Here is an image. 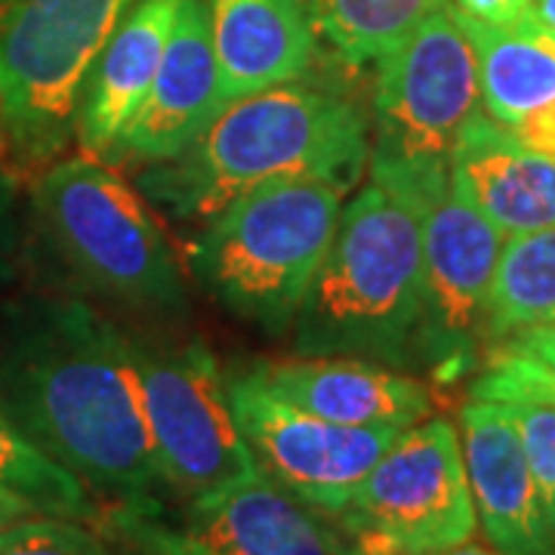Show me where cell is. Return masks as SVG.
Instances as JSON below:
<instances>
[{
    "mask_svg": "<svg viewBox=\"0 0 555 555\" xmlns=\"http://www.w3.org/2000/svg\"><path fill=\"white\" fill-rule=\"evenodd\" d=\"M456 10V7H454ZM456 22L473 43L478 93L488 118L506 130L555 105V31L537 16L516 25H488L456 10Z\"/></svg>",
    "mask_w": 555,
    "mask_h": 555,
    "instance_id": "obj_19",
    "label": "cell"
},
{
    "mask_svg": "<svg viewBox=\"0 0 555 555\" xmlns=\"http://www.w3.org/2000/svg\"><path fill=\"white\" fill-rule=\"evenodd\" d=\"M331 521L352 555H426L473 540L478 516L454 423L426 416L401 429Z\"/></svg>",
    "mask_w": 555,
    "mask_h": 555,
    "instance_id": "obj_8",
    "label": "cell"
},
{
    "mask_svg": "<svg viewBox=\"0 0 555 555\" xmlns=\"http://www.w3.org/2000/svg\"><path fill=\"white\" fill-rule=\"evenodd\" d=\"M506 414L516 423L518 441L531 463L546 516L555 509V404L543 398H503Z\"/></svg>",
    "mask_w": 555,
    "mask_h": 555,
    "instance_id": "obj_24",
    "label": "cell"
},
{
    "mask_svg": "<svg viewBox=\"0 0 555 555\" xmlns=\"http://www.w3.org/2000/svg\"><path fill=\"white\" fill-rule=\"evenodd\" d=\"M0 488L20 494L43 516L96 521L100 509L90 488L40 448L0 401Z\"/></svg>",
    "mask_w": 555,
    "mask_h": 555,
    "instance_id": "obj_22",
    "label": "cell"
},
{
    "mask_svg": "<svg viewBox=\"0 0 555 555\" xmlns=\"http://www.w3.org/2000/svg\"><path fill=\"white\" fill-rule=\"evenodd\" d=\"M423 327L416 364L460 374L488 339V299L503 235L451 185L423 201Z\"/></svg>",
    "mask_w": 555,
    "mask_h": 555,
    "instance_id": "obj_11",
    "label": "cell"
},
{
    "mask_svg": "<svg viewBox=\"0 0 555 555\" xmlns=\"http://www.w3.org/2000/svg\"><path fill=\"white\" fill-rule=\"evenodd\" d=\"M371 118L315 83H281L232 102L177 158L139 170V192L173 222L204 225L278 179H324L346 195L367 170Z\"/></svg>",
    "mask_w": 555,
    "mask_h": 555,
    "instance_id": "obj_2",
    "label": "cell"
},
{
    "mask_svg": "<svg viewBox=\"0 0 555 555\" xmlns=\"http://www.w3.org/2000/svg\"><path fill=\"white\" fill-rule=\"evenodd\" d=\"M232 414L250 454L284 491L334 518L401 429L339 426L266 389L247 371L225 374Z\"/></svg>",
    "mask_w": 555,
    "mask_h": 555,
    "instance_id": "obj_10",
    "label": "cell"
},
{
    "mask_svg": "<svg viewBox=\"0 0 555 555\" xmlns=\"http://www.w3.org/2000/svg\"><path fill=\"white\" fill-rule=\"evenodd\" d=\"M448 170L451 185L503 238L555 225V158L531 152L485 112L460 130Z\"/></svg>",
    "mask_w": 555,
    "mask_h": 555,
    "instance_id": "obj_16",
    "label": "cell"
},
{
    "mask_svg": "<svg viewBox=\"0 0 555 555\" xmlns=\"http://www.w3.org/2000/svg\"><path fill=\"white\" fill-rule=\"evenodd\" d=\"M0 401L47 454L118 509L160 518L133 337L83 299H38L7 324Z\"/></svg>",
    "mask_w": 555,
    "mask_h": 555,
    "instance_id": "obj_1",
    "label": "cell"
},
{
    "mask_svg": "<svg viewBox=\"0 0 555 555\" xmlns=\"http://www.w3.org/2000/svg\"><path fill=\"white\" fill-rule=\"evenodd\" d=\"M423 327V222L371 182L343 207L337 235L294 321L297 356L411 367Z\"/></svg>",
    "mask_w": 555,
    "mask_h": 555,
    "instance_id": "obj_3",
    "label": "cell"
},
{
    "mask_svg": "<svg viewBox=\"0 0 555 555\" xmlns=\"http://www.w3.org/2000/svg\"><path fill=\"white\" fill-rule=\"evenodd\" d=\"M473 398H485V401L543 398L555 404V371L521 352L500 349L473 383Z\"/></svg>",
    "mask_w": 555,
    "mask_h": 555,
    "instance_id": "obj_25",
    "label": "cell"
},
{
    "mask_svg": "<svg viewBox=\"0 0 555 555\" xmlns=\"http://www.w3.org/2000/svg\"><path fill=\"white\" fill-rule=\"evenodd\" d=\"M374 65L367 173L371 182L420 207L451 179V149L481 112L476 53L454 3H438Z\"/></svg>",
    "mask_w": 555,
    "mask_h": 555,
    "instance_id": "obj_5",
    "label": "cell"
},
{
    "mask_svg": "<svg viewBox=\"0 0 555 555\" xmlns=\"http://www.w3.org/2000/svg\"><path fill=\"white\" fill-rule=\"evenodd\" d=\"M137 349L142 401L160 476L173 494L198 500L257 473L241 436L225 374L201 343H142Z\"/></svg>",
    "mask_w": 555,
    "mask_h": 555,
    "instance_id": "obj_9",
    "label": "cell"
},
{
    "mask_svg": "<svg viewBox=\"0 0 555 555\" xmlns=\"http://www.w3.org/2000/svg\"><path fill=\"white\" fill-rule=\"evenodd\" d=\"M13 210H16V185L13 179L0 173V266L13 244Z\"/></svg>",
    "mask_w": 555,
    "mask_h": 555,
    "instance_id": "obj_29",
    "label": "cell"
},
{
    "mask_svg": "<svg viewBox=\"0 0 555 555\" xmlns=\"http://www.w3.org/2000/svg\"><path fill=\"white\" fill-rule=\"evenodd\" d=\"M460 444L488 543L509 555H555L550 516L506 408L469 398L460 408Z\"/></svg>",
    "mask_w": 555,
    "mask_h": 555,
    "instance_id": "obj_13",
    "label": "cell"
},
{
    "mask_svg": "<svg viewBox=\"0 0 555 555\" xmlns=\"http://www.w3.org/2000/svg\"><path fill=\"white\" fill-rule=\"evenodd\" d=\"M426 555H509V553H500L496 546H485V543H473V540H466V543H456L451 550H438V553H426Z\"/></svg>",
    "mask_w": 555,
    "mask_h": 555,
    "instance_id": "obj_31",
    "label": "cell"
},
{
    "mask_svg": "<svg viewBox=\"0 0 555 555\" xmlns=\"http://www.w3.org/2000/svg\"><path fill=\"white\" fill-rule=\"evenodd\" d=\"M463 16L488 25H516L534 16V0H451Z\"/></svg>",
    "mask_w": 555,
    "mask_h": 555,
    "instance_id": "obj_27",
    "label": "cell"
},
{
    "mask_svg": "<svg viewBox=\"0 0 555 555\" xmlns=\"http://www.w3.org/2000/svg\"><path fill=\"white\" fill-rule=\"evenodd\" d=\"M219 115V68L204 0H182L155 80L108 160L160 164L177 158Z\"/></svg>",
    "mask_w": 555,
    "mask_h": 555,
    "instance_id": "obj_12",
    "label": "cell"
},
{
    "mask_svg": "<svg viewBox=\"0 0 555 555\" xmlns=\"http://www.w3.org/2000/svg\"><path fill=\"white\" fill-rule=\"evenodd\" d=\"M182 0H133L105 40L80 90L75 139L83 155L105 158L145 100Z\"/></svg>",
    "mask_w": 555,
    "mask_h": 555,
    "instance_id": "obj_18",
    "label": "cell"
},
{
    "mask_svg": "<svg viewBox=\"0 0 555 555\" xmlns=\"http://www.w3.org/2000/svg\"><path fill=\"white\" fill-rule=\"evenodd\" d=\"M266 389L339 426L408 429L433 414V392L411 374L343 356H297L247 367Z\"/></svg>",
    "mask_w": 555,
    "mask_h": 555,
    "instance_id": "obj_14",
    "label": "cell"
},
{
    "mask_svg": "<svg viewBox=\"0 0 555 555\" xmlns=\"http://www.w3.org/2000/svg\"><path fill=\"white\" fill-rule=\"evenodd\" d=\"M139 555H145V553H139Z\"/></svg>",
    "mask_w": 555,
    "mask_h": 555,
    "instance_id": "obj_35",
    "label": "cell"
},
{
    "mask_svg": "<svg viewBox=\"0 0 555 555\" xmlns=\"http://www.w3.org/2000/svg\"><path fill=\"white\" fill-rule=\"evenodd\" d=\"M550 528H553V546H555V509H553V516H550Z\"/></svg>",
    "mask_w": 555,
    "mask_h": 555,
    "instance_id": "obj_33",
    "label": "cell"
},
{
    "mask_svg": "<svg viewBox=\"0 0 555 555\" xmlns=\"http://www.w3.org/2000/svg\"><path fill=\"white\" fill-rule=\"evenodd\" d=\"M133 0H10L0 7V142L50 167L75 139L80 90Z\"/></svg>",
    "mask_w": 555,
    "mask_h": 555,
    "instance_id": "obj_7",
    "label": "cell"
},
{
    "mask_svg": "<svg viewBox=\"0 0 555 555\" xmlns=\"http://www.w3.org/2000/svg\"><path fill=\"white\" fill-rule=\"evenodd\" d=\"M112 525L115 531L124 534L139 553L145 555H210L201 550L195 540L182 534L179 528L164 525L155 516H142V513H130V509H115L112 513Z\"/></svg>",
    "mask_w": 555,
    "mask_h": 555,
    "instance_id": "obj_26",
    "label": "cell"
},
{
    "mask_svg": "<svg viewBox=\"0 0 555 555\" xmlns=\"http://www.w3.org/2000/svg\"><path fill=\"white\" fill-rule=\"evenodd\" d=\"M182 534L210 555H352L327 516L257 469L238 485L189 500Z\"/></svg>",
    "mask_w": 555,
    "mask_h": 555,
    "instance_id": "obj_15",
    "label": "cell"
},
{
    "mask_svg": "<svg viewBox=\"0 0 555 555\" xmlns=\"http://www.w3.org/2000/svg\"><path fill=\"white\" fill-rule=\"evenodd\" d=\"M555 324V225L503 241L488 299V339Z\"/></svg>",
    "mask_w": 555,
    "mask_h": 555,
    "instance_id": "obj_21",
    "label": "cell"
},
{
    "mask_svg": "<svg viewBox=\"0 0 555 555\" xmlns=\"http://www.w3.org/2000/svg\"><path fill=\"white\" fill-rule=\"evenodd\" d=\"M43 238L96 297L149 315H182L189 294L149 204L93 155L53 160L35 189Z\"/></svg>",
    "mask_w": 555,
    "mask_h": 555,
    "instance_id": "obj_6",
    "label": "cell"
},
{
    "mask_svg": "<svg viewBox=\"0 0 555 555\" xmlns=\"http://www.w3.org/2000/svg\"><path fill=\"white\" fill-rule=\"evenodd\" d=\"M219 68V112L315 65L318 38L302 0H204Z\"/></svg>",
    "mask_w": 555,
    "mask_h": 555,
    "instance_id": "obj_17",
    "label": "cell"
},
{
    "mask_svg": "<svg viewBox=\"0 0 555 555\" xmlns=\"http://www.w3.org/2000/svg\"><path fill=\"white\" fill-rule=\"evenodd\" d=\"M346 192L324 179H278L201 225L189 269L232 315L269 337L294 331L327 257Z\"/></svg>",
    "mask_w": 555,
    "mask_h": 555,
    "instance_id": "obj_4",
    "label": "cell"
},
{
    "mask_svg": "<svg viewBox=\"0 0 555 555\" xmlns=\"http://www.w3.org/2000/svg\"><path fill=\"white\" fill-rule=\"evenodd\" d=\"M534 16L555 31V0H534Z\"/></svg>",
    "mask_w": 555,
    "mask_h": 555,
    "instance_id": "obj_32",
    "label": "cell"
},
{
    "mask_svg": "<svg viewBox=\"0 0 555 555\" xmlns=\"http://www.w3.org/2000/svg\"><path fill=\"white\" fill-rule=\"evenodd\" d=\"M0 555H112V550L87 521L35 513L0 528Z\"/></svg>",
    "mask_w": 555,
    "mask_h": 555,
    "instance_id": "obj_23",
    "label": "cell"
},
{
    "mask_svg": "<svg viewBox=\"0 0 555 555\" xmlns=\"http://www.w3.org/2000/svg\"><path fill=\"white\" fill-rule=\"evenodd\" d=\"M503 349H513L521 356L534 358L540 364H546L550 371H555V324L546 327H531V331H521L516 337L506 339Z\"/></svg>",
    "mask_w": 555,
    "mask_h": 555,
    "instance_id": "obj_28",
    "label": "cell"
},
{
    "mask_svg": "<svg viewBox=\"0 0 555 555\" xmlns=\"http://www.w3.org/2000/svg\"><path fill=\"white\" fill-rule=\"evenodd\" d=\"M7 3H10V0H0V7H7Z\"/></svg>",
    "mask_w": 555,
    "mask_h": 555,
    "instance_id": "obj_34",
    "label": "cell"
},
{
    "mask_svg": "<svg viewBox=\"0 0 555 555\" xmlns=\"http://www.w3.org/2000/svg\"><path fill=\"white\" fill-rule=\"evenodd\" d=\"M444 0H302L318 47L343 68H367Z\"/></svg>",
    "mask_w": 555,
    "mask_h": 555,
    "instance_id": "obj_20",
    "label": "cell"
},
{
    "mask_svg": "<svg viewBox=\"0 0 555 555\" xmlns=\"http://www.w3.org/2000/svg\"><path fill=\"white\" fill-rule=\"evenodd\" d=\"M35 513H38V509H35L31 503H25L20 494H13V491L0 488V528L13 525V521H20V518L35 516Z\"/></svg>",
    "mask_w": 555,
    "mask_h": 555,
    "instance_id": "obj_30",
    "label": "cell"
}]
</instances>
